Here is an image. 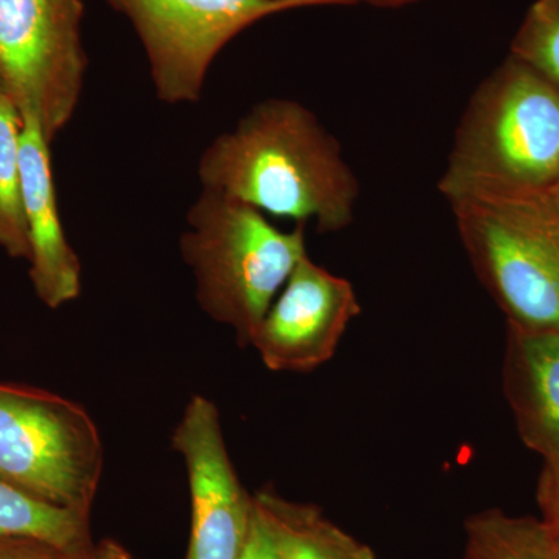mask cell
I'll list each match as a JSON object with an SVG mask.
<instances>
[{
    "label": "cell",
    "instance_id": "obj_1",
    "mask_svg": "<svg viewBox=\"0 0 559 559\" xmlns=\"http://www.w3.org/2000/svg\"><path fill=\"white\" fill-rule=\"evenodd\" d=\"M198 178L202 189L264 215L314 221L320 234L348 227L359 197V180L337 139L289 98L260 102L234 130L213 139L201 154Z\"/></svg>",
    "mask_w": 559,
    "mask_h": 559
},
{
    "label": "cell",
    "instance_id": "obj_4",
    "mask_svg": "<svg viewBox=\"0 0 559 559\" xmlns=\"http://www.w3.org/2000/svg\"><path fill=\"white\" fill-rule=\"evenodd\" d=\"M460 241L507 325L559 331V191H476L450 200Z\"/></svg>",
    "mask_w": 559,
    "mask_h": 559
},
{
    "label": "cell",
    "instance_id": "obj_7",
    "mask_svg": "<svg viewBox=\"0 0 559 559\" xmlns=\"http://www.w3.org/2000/svg\"><path fill=\"white\" fill-rule=\"evenodd\" d=\"M131 22L148 60L157 98L200 100L210 66L242 31L283 11L326 0H106Z\"/></svg>",
    "mask_w": 559,
    "mask_h": 559
},
{
    "label": "cell",
    "instance_id": "obj_13",
    "mask_svg": "<svg viewBox=\"0 0 559 559\" xmlns=\"http://www.w3.org/2000/svg\"><path fill=\"white\" fill-rule=\"evenodd\" d=\"M11 539L36 540L75 557L92 547L87 516L0 479V540Z\"/></svg>",
    "mask_w": 559,
    "mask_h": 559
},
{
    "label": "cell",
    "instance_id": "obj_8",
    "mask_svg": "<svg viewBox=\"0 0 559 559\" xmlns=\"http://www.w3.org/2000/svg\"><path fill=\"white\" fill-rule=\"evenodd\" d=\"M189 476L191 533L186 559H240L253 518L250 498L231 465L219 412L213 401L193 396L173 430Z\"/></svg>",
    "mask_w": 559,
    "mask_h": 559
},
{
    "label": "cell",
    "instance_id": "obj_12",
    "mask_svg": "<svg viewBox=\"0 0 559 559\" xmlns=\"http://www.w3.org/2000/svg\"><path fill=\"white\" fill-rule=\"evenodd\" d=\"M266 521L282 559H377L373 550L307 503L283 499L274 491L253 498Z\"/></svg>",
    "mask_w": 559,
    "mask_h": 559
},
{
    "label": "cell",
    "instance_id": "obj_20",
    "mask_svg": "<svg viewBox=\"0 0 559 559\" xmlns=\"http://www.w3.org/2000/svg\"><path fill=\"white\" fill-rule=\"evenodd\" d=\"M81 559H134L131 557L130 551L123 549L120 544L114 540L106 539L98 546L91 547L87 554Z\"/></svg>",
    "mask_w": 559,
    "mask_h": 559
},
{
    "label": "cell",
    "instance_id": "obj_18",
    "mask_svg": "<svg viewBox=\"0 0 559 559\" xmlns=\"http://www.w3.org/2000/svg\"><path fill=\"white\" fill-rule=\"evenodd\" d=\"M240 559H282L274 536H272L266 521L257 510L255 502H253V518L248 543H246Z\"/></svg>",
    "mask_w": 559,
    "mask_h": 559
},
{
    "label": "cell",
    "instance_id": "obj_22",
    "mask_svg": "<svg viewBox=\"0 0 559 559\" xmlns=\"http://www.w3.org/2000/svg\"><path fill=\"white\" fill-rule=\"evenodd\" d=\"M0 90H3L2 79H0ZM3 91H5V90H3Z\"/></svg>",
    "mask_w": 559,
    "mask_h": 559
},
{
    "label": "cell",
    "instance_id": "obj_19",
    "mask_svg": "<svg viewBox=\"0 0 559 559\" xmlns=\"http://www.w3.org/2000/svg\"><path fill=\"white\" fill-rule=\"evenodd\" d=\"M84 555L75 557L36 540H0V559H81Z\"/></svg>",
    "mask_w": 559,
    "mask_h": 559
},
{
    "label": "cell",
    "instance_id": "obj_23",
    "mask_svg": "<svg viewBox=\"0 0 559 559\" xmlns=\"http://www.w3.org/2000/svg\"><path fill=\"white\" fill-rule=\"evenodd\" d=\"M558 191H559V186H558Z\"/></svg>",
    "mask_w": 559,
    "mask_h": 559
},
{
    "label": "cell",
    "instance_id": "obj_14",
    "mask_svg": "<svg viewBox=\"0 0 559 559\" xmlns=\"http://www.w3.org/2000/svg\"><path fill=\"white\" fill-rule=\"evenodd\" d=\"M465 533L462 559H559L558 543L540 518L484 510L466 521Z\"/></svg>",
    "mask_w": 559,
    "mask_h": 559
},
{
    "label": "cell",
    "instance_id": "obj_5",
    "mask_svg": "<svg viewBox=\"0 0 559 559\" xmlns=\"http://www.w3.org/2000/svg\"><path fill=\"white\" fill-rule=\"evenodd\" d=\"M102 473L100 432L84 407L0 384V479L87 516Z\"/></svg>",
    "mask_w": 559,
    "mask_h": 559
},
{
    "label": "cell",
    "instance_id": "obj_2",
    "mask_svg": "<svg viewBox=\"0 0 559 559\" xmlns=\"http://www.w3.org/2000/svg\"><path fill=\"white\" fill-rule=\"evenodd\" d=\"M559 186V87L507 58L460 119L447 170V200L476 191H539Z\"/></svg>",
    "mask_w": 559,
    "mask_h": 559
},
{
    "label": "cell",
    "instance_id": "obj_21",
    "mask_svg": "<svg viewBox=\"0 0 559 559\" xmlns=\"http://www.w3.org/2000/svg\"><path fill=\"white\" fill-rule=\"evenodd\" d=\"M412 2H417V0H326V7L367 3V5L381 7V9H396V7L407 5Z\"/></svg>",
    "mask_w": 559,
    "mask_h": 559
},
{
    "label": "cell",
    "instance_id": "obj_3",
    "mask_svg": "<svg viewBox=\"0 0 559 559\" xmlns=\"http://www.w3.org/2000/svg\"><path fill=\"white\" fill-rule=\"evenodd\" d=\"M305 226L282 230L260 210L202 189L187 213L180 253L202 311L249 345L257 326L307 253Z\"/></svg>",
    "mask_w": 559,
    "mask_h": 559
},
{
    "label": "cell",
    "instance_id": "obj_6",
    "mask_svg": "<svg viewBox=\"0 0 559 559\" xmlns=\"http://www.w3.org/2000/svg\"><path fill=\"white\" fill-rule=\"evenodd\" d=\"M81 0H0V79L21 117L53 140L72 119L86 76Z\"/></svg>",
    "mask_w": 559,
    "mask_h": 559
},
{
    "label": "cell",
    "instance_id": "obj_15",
    "mask_svg": "<svg viewBox=\"0 0 559 559\" xmlns=\"http://www.w3.org/2000/svg\"><path fill=\"white\" fill-rule=\"evenodd\" d=\"M20 109L0 90V248L13 259H31L21 171Z\"/></svg>",
    "mask_w": 559,
    "mask_h": 559
},
{
    "label": "cell",
    "instance_id": "obj_11",
    "mask_svg": "<svg viewBox=\"0 0 559 559\" xmlns=\"http://www.w3.org/2000/svg\"><path fill=\"white\" fill-rule=\"evenodd\" d=\"M502 384L521 440L559 471V331L507 325Z\"/></svg>",
    "mask_w": 559,
    "mask_h": 559
},
{
    "label": "cell",
    "instance_id": "obj_10",
    "mask_svg": "<svg viewBox=\"0 0 559 559\" xmlns=\"http://www.w3.org/2000/svg\"><path fill=\"white\" fill-rule=\"evenodd\" d=\"M21 171L33 288L55 310L80 296L81 264L62 229L50 140L31 117H22Z\"/></svg>",
    "mask_w": 559,
    "mask_h": 559
},
{
    "label": "cell",
    "instance_id": "obj_17",
    "mask_svg": "<svg viewBox=\"0 0 559 559\" xmlns=\"http://www.w3.org/2000/svg\"><path fill=\"white\" fill-rule=\"evenodd\" d=\"M536 502L540 511V520L546 522L551 535L559 546V471L544 466L540 471Z\"/></svg>",
    "mask_w": 559,
    "mask_h": 559
},
{
    "label": "cell",
    "instance_id": "obj_9",
    "mask_svg": "<svg viewBox=\"0 0 559 559\" xmlns=\"http://www.w3.org/2000/svg\"><path fill=\"white\" fill-rule=\"evenodd\" d=\"M360 311L352 283L307 255L290 272L249 345L272 371L307 373L333 358Z\"/></svg>",
    "mask_w": 559,
    "mask_h": 559
},
{
    "label": "cell",
    "instance_id": "obj_16",
    "mask_svg": "<svg viewBox=\"0 0 559 559\" xmlns=\"http://www.w3.org/2000/svg\"><path fill=\"white\" fill-rule=\"evenodd\" d=\"M510 55L559 87V0H536L530 7Z\"/></svg>",
    "mask_w": 559,
    "mask_h": 559
}]
</instances>
